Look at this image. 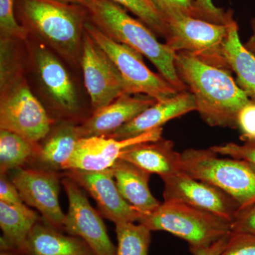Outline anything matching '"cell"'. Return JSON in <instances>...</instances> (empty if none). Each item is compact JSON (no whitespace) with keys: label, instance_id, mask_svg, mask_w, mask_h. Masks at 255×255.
I'll use <instances>...</instances> for the list:
<instances>
[{"label":"cell","instance_id":"13","mask_svg":"<svg viewBox=\"0 0 255 255\" xmlns=\"http://www.w3.org/2000/svg\"><path fill=\"white\" fill-rule=\"evenodd\" d=\"M62 173L86 191L95 201L101 215L114 224L138 221L140 213L120 194L110 168L101 171L68 169Z\"/></svg>","mask_w":255,"mask_h":255},{"label":"cell","instance_id":"21","mask_svg":"<svg viewBox=\"0 0 255 255\" xmlns=\"http://www.w3.org/2000/svg\"><path fill=\"white\" fill-rule=\"evenodd\" d=\"M110 169L119 192L140 215L150 214L160 205L149 188L150 173L120 158Z\"/></svg>","mask_w":255,"mask_h":255},{"label":"cell","instance_id":"38","mask_svg":"<svg viewBox=\"0 0 255 255\" xmlns=\"http://www.w3.org/2000/svg\"><path fill=\"white\" fill-rule=\"evenodd\" d=\"M62 2L70 3V4H76L85 6L86 9L90 7L94 0H58Z\"/></svg>","mask_w":255,"mask_h":255},{"label":"cell","instance_id":"37","mask_svg":"<svg viewBox=\"0 0 255 255\" xmlns=\"http://www.w3.org/2000/svg\"><path fill=\"white\" fill-rule=\"evenodd\" d=\"M252 28L253 31V35L245 44V46L246 47L247 49L255 55V18L252 21Z\"/></svg>","mask_w":255,"mask_h":255},{"label":"cell","instance_id":"11","mask_svg":"<svg viewBox=\"0 0 255 255\" xmlns=\"http://www.w3.org/2000/svg\"><path fill=\"white\" fill-rule=\"evenodd\" d=\"M82 68L94 111L128 94L114 64L85 29L82 42Z\"/></svg>","mask_w":255,"mask_h":255},{"label":"cell","instance_id":"25","mask_svg":"<svg viewBox=\"0 0 255 255\" xmlns=\"http://www.w3.org/2000/svg\"><path fill=\"white\" fill-rule=\"evenodd\" d=\"M115 226L117 255H148L152 231L140 223H120Z\"/></svg>","mask_w":255,"mask_h":255},{"label":"cell","instance_id":"24","mask_svg":"<svg viewBox=\"0 0 255 255\" xmlns=\"http://www.w3.org/2000/svg\"><path fill=\"white\" fill-rule=\"evenodd\" d=\"M36 146L14 132L0 129V174L26 167Z\"/></svg>","mask_w":255,"mask_h":255},{"label":"cell","instance_id":"22","mask_svg":"<svg viewBox=\"0 0 255 255\" xmlns=\"http://www.w3.org/2000/svg\"><path fill=\"white\" fill-rule=\"evenodd\" d=\"M223 54L231 71L236 74L238 86L255 102V55L242 44L235 20L228 25Z\"/></svg>","mask_w":255,"mask_h":255},{"label":"cell","instance_id":"14","mask_svg":"<svg viewBox=\"0 0 255 255\" xmlns=\"http://www.w3.org/2000/svg\"><path fill=\"white\" fill-rule=\"evenodd\" d=\"M162 127L157 128L138 136L124 140L104 136L82 137L78 140L73 155L65 164L64 171H101L110 169L124 149L141 142L159 140L162 137Z\"/></svg>","mask_w":255,"mask_h":255},{"label":"cell","instance_id":"9","mask_svg":"<svg viewBox=\"0 0 255 255\" xmlns=\"http://www.w3.org/2000/svg\"><path fill=\"white\" fill-rule=\"evenodd\" d=\"M61 184L69 201L64 232L81 238L95 255H117V247L111 241L102 215L92 207L82 188L63 173Z\"/></svg>","mask_w":255,"mask_h":255},{"label":"cell","instance_id":"15","mask_svg":"<svg viewBox=\"0 0 255 255\" xmlns=\"http://www.w3.org/2000/svg\"><path fill=\"white\" fill-rule=\"evenodd\" d=\"M157 102L144 95L125 94L110 105L94 111L78 125L81 137H107Z\"/></svg>","mask_w":255,"mask_h":255},{"label":"cell","instance_id":"35","mask_svg":"<svg viewBox=\"0 0 255 255\" xmlns=\"http://www.w3.org/2000/svg\"><path fill=\"white\" fill-rule=\"evenodd\" d=\"M231 233H228L226 236L216 242L211 246L204 248H190L191 253L193 255H219L222 252L223 248L227 244Z\"/></svg>","mask_w":255,"mask_h":255},{"label":"cell","instance_id":"33","mask_svg":"<svg viewBox=\"0 0 255 255\" xmlns=\"http://www.w3.org/2000/svg\"><path fill=\"white\" fill-rule=\"evenodd\" d=\"M198 6L207 16L210 22L227 24L233 21V11L231 10L224 11L217 7L213 3L212 0H196Z\"/></svg>","mask_w":255,"mask_h":255},{"label":"cell","instance_id":"6","mask_svg":"<svg viewBox=\"0 0 255 255\" xmlns=\"http://www.w3.org/2000/svg\"><path fill=\"white\" fill-rule=\"evenodd\" d=\"M164 18L168 29L164 40L171 49L187 52L204 63L231 72L223 54L231 22L219 24L177 12Z\"/></svg>","mask_w":255,"mask_h":255},{"label":"cell","instance_id":"16","mask_svg":"<svg viewBox=\"0 0 255 255\" xmlns=\"http://www.w3.org/2000/svg\"><path fill=\"white\" fill-rule=\"evenodd\" d=\"M193 111H196V106L191 92H179L166 100L157 101L107 137L124 140L138 136Z\"/></svg>","mask_w":255,"mask_h":255},{"label":"cell","instance_id":"30","mask_svg":"<svg viewBox=\"0 0 255 255\" xmlns=\"http://www.w3.org/2000/svg\"><path fill=\"white\" fill-rule=\"evenodd\" d=\"M219 255H255V236L231 231L227 244Z\"/></svg>","mask_w":255,"mask_h":255},{"label":"cell","instance_id":"5","mask_svg":"<svg viewBox=\"0 0 255 255\" xmlns=\"http://www.w3.org/2000/svg\"><path fill=\"white\" fill-rule=\"evenodd\" d=\"M218 155L211 148L187 149L181 152V169L227 193L239 204L241 211L246 209L255 202V169L243 159Z\"/></svg>","mask_w":255,"mask_h":255},{"label":"cell","instance_id":"31","mask_svg":"<svg viewBox=\"0 0 255 255\" xmlns=\"http://www.w3.org/2000/svg\"><path fill=\"white\" fill-rule=\"evenodd\" d=\"M238 128L241 130V139L245 142H255V102L251 101L240 111Z\"/></svg>","mask_w":255,"mask_h":255},{"label":"cell","instance_id":"7","mask_svg":"<svg viewBox=\"0 0 255 255\" xmlns=\"http://www.w3.org/2000/svg\"><path fill=\"white\" fill-rule=\"evenodd\" d=\"M84 29L114 64L125 82L128 94L148 96L157 102L179 93L163 77L147 68L141 54L112 39L90 20L85 21Z\"/></svg>","mask_w":255,"mask_h":255},{"label":"cell","instance_id":"26","mask_svg":"<svg viewBox=\"0 0 255 255\" xmlns=\"http://www.w3.org/2000/svg\"><path fill=\"white\" fill-rule=\"evenodd\" d=\"M128 10L147 25L155 34L165 38L167 25L162 14L156 9L150 0H110Z\"/></svg>","mask_w":255,"mask_h":255},{"label":"cell","instance_id":"2","mask_svg":"<svg viewBox=\"0 0 255 255\" xmlns=\"http://www.w3.org/2000/svg\"><path fill=\"white\" fill-rule=\"evenodd\" d=\"M90 20L112 39L145 56L179 92L187 91L175 66L176 53L140 19L132 17L120 5L110 0H94L87 8Z\"/></svg>","mask_w":255,"mask_h":255},{"label":"cell","instance_id":"36","mask_svg":"<svg viewBox=\"0 0 255 255\" xmlns=\"http://www.w3.org/2000/svg\"><path fill=\"white\" fill-rule=\"evenodd\" d=\"M0 255H23L18 249L0 243Z\"/></svg>","mask_w":255,"mask_h":255},{"label":"cell","instance_id":"28","mask_svg":"<svg viewBox=\"0 0 255 255\" xmlns=\"http://www.w3.org/2000/svg\"><path fill=\"white\" fill-rule=\"evenodd\" d=\"M150 1L163 17L169 13L177 12L209 21L204 11L198 6L196 0H150Z\"/></svg>","mask_w":255,"mask_h":255},{"label":"cell","instance_id":"17","mask_svg":"<svg viewBox=\"0 0 255 255\" xmlns=\"http://www.w3.org/2000/svg\"><path fill=\"white\" fill-rule=\"evenodd\" d=\"M80 138L78 125L73 122L65 121L52 127L48 135L36 144L33 157L26 167L63 172Z\"/></svg>","mask_w":255,"mask_h":255},{"label":"cell","instance_id":"10","mask_svg":"<svg viewBox=\"0 0 255 255\" xmlns=\"http://www.w3.org/2000/svg\"><path fill=\"white\" fill-rule=\"evenodd\" d=\"M26 205L34 208L50 226L64 232V214L59 203L62 172L24 167L7 174Z\"/></svg>","mask_w":255,"mask_h":255},{"label":"cell","instance_id":"29","mask_svg":"<svg viewBox=\"0 0 255 255\" xmlns=\"http://www.w3.org/2000/svg\"><path fill=\"white\" fill-rule=\"evenodd\" d=\"M210 148L218 155L243 159L255 170V142H246L243 145L228 142L223 145H214Z\"/></svg>","mask_w":255,"mask_h":255},{"label":"cell","instance_id":"3","mask_svg":"<svg viewBox=\"0 0 255 255\" xmlns=\"http://www.w3.org/2000/svg\"><path fill=\"white\" fill-rule=\"evenodd\" d=\"M20 18L60 53L73 58L82 42L85 6L58 0H16Z\"/></svg>","mask_w":255,"mask_h":255},{"label":"cell","instance_id":"34","mask_svg":"<svg viewBox=\"0 0 255 255\" xmlns=\"http://www.w3.org/2000/svg\"><path fill=\"white\" fill-rule=\"evenodd\" d=\"M0 201L14 206H21L26 204L7 174H1L0 177Z\"/></svg>","mask_w":255,"mask_h":255},{"label":"cell","instance_id":"20","mask_svg":"<svg viewBox=\"0 0 255 255\" xmlns=\"http://www.w3.org/2000/svg\"><path fill=\"white\" fill-rule=\"evenodd\" d=\"M21 253L23 255H95L81 238L65 234L42 218L33 226Z\"/></svg>","mask_w":255,"mask_h":255},{"label":"cell","instance_id":"27","mask_svg":"<svg viewBox=\"0 0 255 255\" xmlns=\"http://www.w3.org/2000/svg\"><path fill=\"white\" fill-rule=\"evenodd\" d=\"M16 0H0V30L1 40L17 38L24 39L27 34L26 28L16 21L14 15Z\"/></svg>","mask_w":255,"mask_h":255},{"label":"cell","instance_id":"39","mask_svg":"<svg viewBox=\"0 0 255 255\" xmlns=\"http://www.w3.org/2000/svg\"></svg>","mask_w":255,"mask_h":255},{"label":"cell","instance_id":"12","mask_svg":"<svg viewBox=\"0 0 255 255\" xmlns=\"http://www.w3.org/2000/svg\"><path fill=\"white\" fill-rule=\"evenodd\" d=\"M164 201H178L209 211L232 223L237 218L241 206L234 199L209 183L178 172L162 179Z\"/></svg>","mask_w":255,"mask_h":255},{"label":"cell","instance_id":"8","mask_svg":"<svg viewBox=\"0 0 255 255\" xmlns=\"http://www.w3.org/2000/svg\"><path fill=\"white\" fill-rule=\"evenodd\" d=\"M1 92L0 129L14 132L33 144L43 140L55 122L26 82L18 80Z\"/></svg>","mask_w":255,"mask_h":255},{"label":"cell","instance_id":"32","mask_svg":"<svg viewBox=\"0 0 255 255\" xmlns=\"http://www.w3.org/2000/svg\"><path fill=\"white\" fill-rule=\"evenodd\" d=\"M231 231L255 236V202L240 211L237 218L231 223Z\"/></svg>","mask_w":255,"mask_h":255},{"label":"cell","instance_id":"19","mask_svg":"<svg viewBox=\"0 0 255 255\" xmlns=\"http://www.w3.org/2000/svg\"><path fill=\"white\" fill-rule=\"evenodd\" d=\"M119 158L135 164L161 179L181 172V153L174 150L172 140L160 139L141 142L124 149Z\"/></svg>","mask_w":255,"mask_h":255},{"label":"cell","instance_id":"23","mask_svg":"<svg viewBox=\"0 0 255 255\" xmlns=\"http://www.w3.org/2000/svg\"><path fill=\"white\" fill-rule=\"evenodd\" d=\"M41 219L38 213L26 204L18 206L0 201V243L22 251L33 226Z\"/></svg>","mask_w":255,"mask_h":255},{"label":"cell","instance_id":"18","mask_svg":"<svg viewBox=\"0 0 255 255\" xmlns=\"http://www.w3.org/2000/svg\"><path fill=\"white\" fill-rule=\"evenodd\" d=\"M35 59L43 85L56 108L64 115L76 116L79 112L78 97L63 65L43 47L36 50Z\"/></svg>","mask_w":255,"mask_h":255},{"label":"cell","instance_id":"4","mask_svg":"<svg viewBox=\"0 0 255 255\" xmlns=\"http://www.w3.org/2000/svg\"><path fill=\"white\" fill-rule=\"evenodd\" d=\"M137 221L151 231H165L187 241L190 248H207L231 232L226 220L178 201H164Z\"/></svg>","mask_w":255,"mask_h":255},{"label":"cell","instance_id":"1","mask_svg":"<svg viewBox=\"0 0 255 255\" xmlns=\"http://www.w3.org/2000/svg\"><path fill=\"white\" fill-rule=\"evenodd\" d=\"M175 66L194 97L196 112L208 125L238 128V114L251 100L231 72L204 63L187 52L176 53Z\"/></svg>","mask_w":255,"mask_h":255}]
</instances>
